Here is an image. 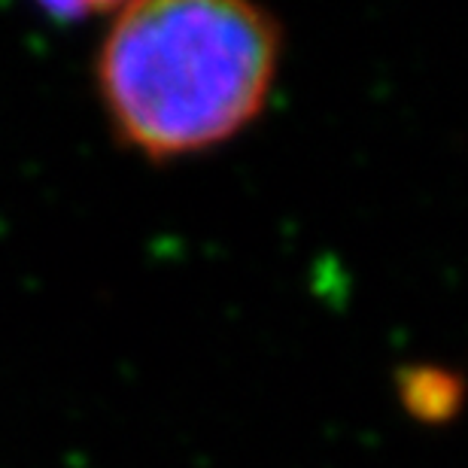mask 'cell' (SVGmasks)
<instances>
[{
    "mask_svg": "<svg viewBox=\"0 0 468 468\" xmlns=\"http://www.w3.org/2000/svg\"><path fill=\"white\" fill-rule=\"evenodd\" d=\"M283 58V25L231 0L116 6L95 58L110 131L146 162L201 155L265 113Z\"/></svg>",
    "mask_w": 468,
    "mask_h": 468,
    "instance_id": "1",
    "label": "cell"
},
{
    "mask_svg": "<svg viewBox=\"0 0 468 468\" xmlns=\"http://www.w3.org/2000/svg\"><path fill=\"white\" fill-rule=\"evenodd\" d=\"M399 401L410 417L426 426H444L463 408V378L441 365H410L396 378Z\"/></svg>",
    "mask_w": 468,
    "mask_h": 468,
    "instance_id": "2",
    "label": "cell"
}]
</instances>
